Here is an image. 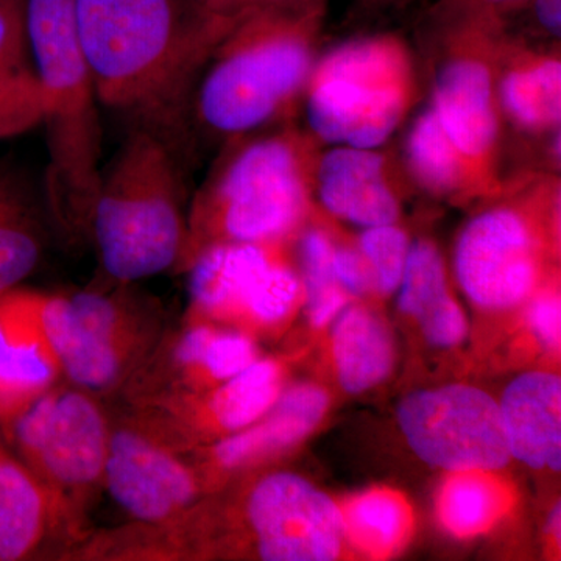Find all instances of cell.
Returning a JSON list of instances; mask_svg holds the SVG:
<instances>
[{"label":"cell","mask_w":561,"mask_h":561,"mask_svg":"<svg viewBox=\"0 0 561 561\" xmlns=\"http://www.w3.org/2000/svg\"><path fill=\"white\" fill-rule=\"evenodd\" d=\"M397 291L400 311L416 320L451 297L445 260L431 239L412 242Z\"/></svg>","instance_id":"cell-29"},{"label":"cell","mask_w":561,"mask_h":561,"mask_svg":"<svg viewBox=\"0 0 561 561\" xmlns=\"http://www.w3.org/2000/svg\"><path fill=\"white\" fill-rule=\"evenodd\" d=\"M280 391L279 362L260 357L214 389L135 411L179 445L194 449L249 427L271 411Z\"/></svg>","instance_id":"cell-17"},{"label":"cell","mask_w":561,"mask_h":561,"mask_svg":"<svg viewBox=\"0 0 561 561\" xmlns=\"http://www.w3.org/2000/svg\"><path fill=\"white\" fill-rule=\"evenodd\" d=\"M496 90L504 124L513 130L527 138L560 136V44L538 43L502 27Z\"/></svg>","instance_id":"cell-19"},{"label":"cell","mask_w":561,"mask_h":561,"mask_svg":"<svg viewBox=\"0 0 561 561\" xmlns=\"http://www.w3.org/2000/svg\"><path fill=\"white\" fill-rule=\"evenodd\" d=\"M426 341L440 348H451L467 337L468 324L453 295L434 311L419 320Z\"/></svg>","instance_id":"cell-36"},{"label":"cell","mask_w":561,"mask_h":561,"mask_svg":"<svg viewBox=\"0 0 561 561\" xmlns=\"http://www.w3.org/2000/svg\"><path fill=\"white\" fill-rule=\"evenodd\" d=\"M31 69L27 0H0V81Z\"/></svg>","instance_id":"cell-34"},{"label":"cell","mask_w":561,"mask_h":561,"mask_svg":"<svg viewBox=\"0 0 561 561\" xmlns=\"http://www.w3.org/2000/svg\"><path fill=\"white\" fill-rule=\"evenodd\" d=\"M41 317L65 381L101 400L121 393L168 330L160 306L125 283L76 294L44 291Z\"/></svg>","instance_id":"cell-9"},{"label":"cell","mask_w":561,"mask_h":561,"mask_svg":"<svg viewBox=\"0 0 561 561\" xmlns=\"http://www.w3.org/2000/svg\"><path fill=\"white\" fill-rule=\"evenodd\" d=\"M328 2L265 11L214 47L194 81L190 131L224 146L294 121L319 60Z\"/></svg>","instance_id":"cell-2"},{"label":"cell","mask_w":561,"mask_h":561,"mask_svg":"<svg viewBox=\"0 0 561 561\" xmlns=\"http://www.w3.org/2000/svg\"><path fill=\"white\" fill-rule=\"evenodd\" d=\"M416 0H351L346 21L354 27H375L411 9Z\"/></svg>","instance_id":"cell-39"},{"label":"cell","mask_w":561,"mask_h":561,"mask_svg":"<svg viewBox=\"0 0 561 561\" xmlns=\"http://www.w3.org/2000/svg\"><path fill=\"white\" fill-rule=\"evenodd\" d=\"M438 511L446 529L471 537L496 522L504 511V493L481 471H459L443 486Z\"/></svg>","instance_id":"cell-27"},{"label":"cell","mask_w":561,"mask_h":561,"mask_svg":"<svg viewBox=\"0 0 561 561\" xmlns=\"http://www.w3.org/2000/svg\"><path fill=\"white\" fill-rule=\"evenodd\" d=\"M560 175L527 171L505 179L497 194L461 227L454 275L468 298L489 311L529 300L540 286L560 234Z\"/></svg>","instance_id":"cell-7"},{"label":"cell","mask_w":561,"mask_h":561,"mask_svg":"<svg viewBox=\"0 0 561 561\" xmlns=\"http://www.w3.org/2000/svg\"><path fill=\"white\" fill-rule=\"evenodd\" d=\"M110 430L101 398L61 381L3 435L49 496L57 538L69 546V556L91 537Z\"/></svg>","instance_id":"cell-8"},{"label":"cell","mask_w":561,"mask_h":561,"mask_svg":"<svg viewBox=\"0 0 561 561\" xmlns=\"http://www.w3.org/2000/svg\"><path fill=\"white\" fill-rule=\"evenodd\" d=\"M412 241L398 224L364 228L357 247L364 254L375 283V294L389 297L400 287Z\"/></svg>","instance_id":"cell-31"},{"label":"cell","mask_w":561,"mask_h":561,"mask_svg":"<svg viewBox=\"0 0 561 561\" xmlns=\"http://www.w3.org/2000/svg\"><path fill=\"white\" fill-rule=\"evenodd\" d=\"M316 0H195L192 50L198 68L214 47L238 25L265 11L289 9Z\"/></svg>","instance_id":"cell-30"},{"label":"cell","mask_w":561,"mask_h":561,"mask_svg":"<svg viewBox=\"0 0 561 561\" xmlns=\"http://www.w3.org/2000/svg\"><path fill=\"white\" fill-rule=\"evenodd\" d=\"M321 144L294 121L232 139L195 192L173 272L225 243H286L316 209L313 169Z\"/></svg>","instance_id":"cell-3"},{"label":"cell","mask_w":561,"mask_h":561,"mask_svg":"<svg viewBox=\"0 0 561 561\" xmlns=\"http://www.w3.org/2000/svg\"><path fill=\"white\" fill-rule=\"evenodd\" d=\"M504 28L538 43L560 44L561 0H529Z\"/></svg>","instance_id":"cell-35"},{"label":"cell","mask_w":561,"mask_h":561,"mask_svg":"<svg viewBox=\"0 0 561 561\" xmlns=\"http://www.w3.org/2000/svg\"><path fill=\"white\" fill-rule=\"evenodd\" d=\"M44 291L16 286L0 291V434L60 383L61 365L44 330Z\"/></svg>","instance_id":"cell-18"},{"label":"cell","mask_w":561,"mask_h":561,"mask_svg":"<svg viewBox=\"0 0 561 561\" xmlns=\"http://www.w3.org/2000/svg\"><path fill=\"white\" fill-rule=\"evenodd\" d=\"M28 50L43 95L47 171L43 190L55 230L90 241L102 171L101 102L81 51L72 0H27Z\"/></svg>","instance_id":"cell-4"},{"label":"cell","mask_w":561,"mask_h":561,"mask_svg":"<svg viewBox=\"0 0 561 561\" xmlns=\"http://www.w3.org/2000/svg\"><path fill=\"white\" fill-rule=\"evenodd\" d=\"M205 479L192 449L146 415L125 408L111 419L103 490L139 526L173 522L201 502Z\"/></svg>","instance_id":"cell-12"},{"label":"cell","mask_w":561,"mask_h":561,"mask_svg":"<svg viewBox=\"0 0 561 561\" xmlns=\"http://www.w3.org/2000/svg\"><path fill=\"white\" fill-rule=\"evenodd\" d=\"M328 405L327 391L312 383H300L280 391L271 411L245 430L214 443L208 451L192 449L206 486L216 471L243 470L287 451L319 426Z\"/></svg>","instance_id":"cell-20"},{"label":"cell","mask_w":561,"mask_h":561,"mask_svg":"<svg viewBox=\"0 0 561 561\" xmlns=\"http://www.w3.org/2000/svg\"><path fill=\"white\" fill-rule=\"evenodd\" d=\"M512 457L535 470L561 468V381L530 371L505 389L500 402Z\"/></svg>","instance_id":"cell-22"},{"label":"cell","mask_w":561,"mask_h":561,"mask_svg":"<svg viewBox=\"0 0 561 561\" xmlns=\"http://www.w3.org/2000/svg\"><path fill=\"white\" fill-rule=\"evenodd\" d=\"M529 0H434L421 18V35L461 25L504 27Z\"/></svg>","instance_id":"cell-32"},{"label":"cell","mask_w":561,"mask_h":561,"mask_svg":"<svg viewBox=\"0 0 561 561\" xmlns=\"http://www.w3.org/2000/svg\"><path fill=\"white\" fill-rule=\"evenodd\" d=\"M54 230L44 190L14 162L0 160V291L38 268Z\"/></svg>","instance_id":"cell-21"},{"label":"cell","mask_w":561,"mask_h":561,"mask_svg":"<svg viewBox=\"0 0 561 561\" xmlns=\"http://www.w3.org/2000/svg\"><path fill=\"white\" fill-rule=\"evenodd\" d=\"M345 534L364 551L383 556L404 540L409 513L404 502L389 491H371L354 500L343 515Z\"/></svg>","instance_id":"cell-28"},{"label":"cell","mask_w":561,"mask_h":561,"mask_svg":"<svg viewBox=\"0 0 561 561\" xmlns=\"http://www.w3.org/2000/svg\"><path fill=\"white\" fill-rule=\"evenodd\" d=\"M286 243H225L203 251L190 267L187 321L271 330L284 323L302 297L300 273Z\"/></svg>","instance_id":"cell-11"},{"label":"cell","mask_w":561,"mask_h":561,"mask_svg":"<svg viewBox=\"0 0 561 561\" xmlns=\"http://www.w3.org/2000/svg\"><path fill=\"white\" fill-rule=\"evenodd\" d=\"M398 423L413 453L432 467L485 472L511 463L500 402L476 387L413 391L398 408Z\"/></svg>","instance_id":"cell-13"},{"label":"cell","mask_w":561,"mask_h":561,"mask_svg":"<svg viewBox=\"0 0 561 561\" xmlns=\"http://www.w3.org/2000/svg\"><path fill=\"white\" fill-rule=\"evenodd\" d=\"M54 538L49 496L0 434V561L31 560Z\"/></svg>","instance_id":"cell-24"},{"label":"cell","mask_w":561,"mask_h":561,"mask_svg":"<svg viewBox=\"0 0 561 561\" xmlns=\"http://www.w3.org/2000/svg\"><path fill=\"white\" fill-rule=\"evenodd\" d=\"M334 320L332 354L343 389L362 393L386 381L394 364L393 337L386 321L364 306L348 305Z\"/></svg>","instance_id":"cell-25"},{"label":"cell","mask_w":561,"mask_h":561,"mask_svg":"<svg viewBox=\"0 0 561 561\" xmlns=\"http://www.w3.org/2000/svg\"><path fill=\"white\" fill-rule=\"evenodd\" d=\"M183 161L157 133L128 127L102 165L90 241L114 283L133 284L175 268L190 210Z\"/></svg>","instance_id":"cell-5"},{"label":"cell","mask_w":561,"mask_h":561,"mask_svg":"<svg viewBox=\"0 0 561 561\" xmlns=\"http://www.w3.org/2000/svg\"><path fill=\"white\" fill-rule=\"evenodd\" d=\"M549 523H551V530L557 531V537L560 538V505H557Z\"/></svg>","instance_id":"cell-40"},{"label":"cell","mask_w":561,"mask_h":561,"mask_svg":"<svg viewBox=\"0 0 561 561\" xmlns=\"http://www.w3.org/2000/svg\"><path fill=\"white\" fill-rule=\"evenodd\" d=\"M398 154L412 186L432 198L467 203L494 195L446 136L430 102L409 124Z\"/></svg>","instance_id":"cell-23"},{"label":"cell","mask_w":561,"mask_h":561,"mask_svg":"<svg viewBox=\"0 0 561 561\" xmlns=\"http://www.w3.org/2000/svg\"><path fill=\"white\" fill-rule=\"evenodd\" d=\"M334 272L335 278L348 297L360 298L375 291L370 267L357 243H335Z\"/></svg>","instance_id":"cell-37"},{"label":"cell","mask_w":561,"mask_h":561,"mask_svg":"<svg viewBox=\"0 0 561 561\" xmlns=\"http://www.w3.org/2000/svg\"><path fill=\"white\" fill-rule=\"evenodd\" d=\"M501 31L461 25L423 33L431 106L454 147L493 194L505 183L501 168L505 124L496 90Z\"/></svg>","instance_id":"cell-10"},{"label":"cell","mask_w":561,"mask_h":561,"mask_svg":"<svg viewBox=\"0 0 561 561\" xmlns=\"http://www.w3.org/2000/svg\"><path fill=\"white\" fill-rule=\"evenodd\" d=\"M411 187L400 154L386 146L321 147L313 169V201L360 228L398 224Z\"/></svg>","instance_id":"cell-16"},{"label":"cell","mask_w":561,"mask_h":561,"mask_svg":"<svg viewBox=\"0 0 561 561\" xmlns=\"http://www.w3.org/2000/svg\"><path fill=\"white\" fill-rule=\"evenodd\" d=\"M419 62L400 33H362L319 55L301 106L321 146L383 147L421 98Z\"/></svg>","instance_id":"cell-6"},{"label":"cell","mask_w":561,"mask_h":561,"mask_svg":"<svg viewBox=\"0 0 561 561\" xmlns=\"http://www.w3.org/2000/svg\"><path fill=\"white\" fill-rule=\"evenodd\" d=\"M527 320L530 330L546 348H560L561 337V302L559 291L548 289L541 294L531 295Z\"/></svg>","instance_id":"cell-38"},{"label":"cell","mask_w":561,"mask_h":561,"mask_svg":"<svg viewBox=\"0 0 561 561\" xmlns=\"http://www.w3.org/2000/svg\"><path fill=\"white\" fill-rule=\"evenodd\" d=\"M43 95L35 70L0 81V140L41 127Z\"/></svg>","instance_id":"cell-33"},{"label":"cell","mask_w":561,"mask_h":561,"mask_svg":"<svg viewBox=\"0 0 561 561\" xmlns=\"http://www.w3.org/2000/svg\"><path fill=\"white\" fill-rule=\"evenodd\" d=\"M81 51L102 108L157 133L186 160L192 55V0H72Z\"/></svg>","instance_id":"cell-1"},{"label":"cell","mask_w":561,"mask_h":561,"mask_svg":"<svg viewBox=\"0 0 561 561\" xmlns=\"http://www.w3.org/2000/svg\"><path fill=\"white\" fill-rule=\"evenodd\" d=\"M242 522L265 561H331L341 556L343 513L323 491L294 472L276 471L247 491Z\"/></svg>","instance_id":"cell-14"},{"label":"cell","mask_w":561,"mask_h":561,"mask_svg":"<svg viewBox=\"0 0 561 561\" xmlns=\"http://www.w3.org/2000/svg\"><path fill=\"white\" fill-rule=\"evenodd\" d=\"M260 359L245 332L205 321L165 330L117 397L142 409L214 389Z\"/></svg>","instance_id":"cell-15"},{"label":"cell","mask_w":561,"mask_h":561,"mask_svg":"<svg viewBox=\"0 0 561 561\" xmlns=\"http://www.w3.org/2000/svg\"><path fill=\"white\" fill-rule=\"evenodd\" d=\"M334 239L319 227L298 232V262L302 297L313 327H327L348 305L334 272Z\"/></svg>","instance_id":"cell-26"}]
</instances>
